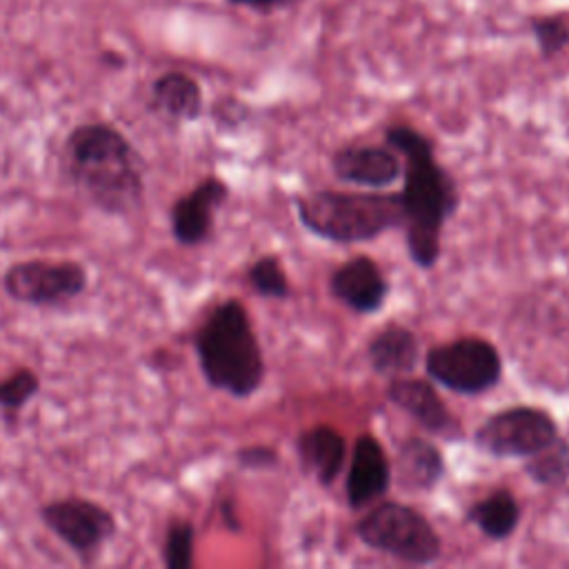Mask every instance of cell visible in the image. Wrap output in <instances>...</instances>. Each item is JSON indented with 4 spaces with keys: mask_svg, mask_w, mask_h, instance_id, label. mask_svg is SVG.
I'll list each match as a JSON object with an SVG mask.
<instances>
[{
    "mask_svg": "<svg viewBox=\"0 0 569 569\" xmlns=\"http://www.w3.org/2000/svg\"><path fill=\"white\" fill-rule=\"evenodd\" d=\"M193 542L196 527L184 518H171L164 527L162 538V565L167 569H191L193 567Z\"/></svg>",
    "mask_w": 569,
    "mask_h": 569,
    "instance_id": "7402d4cb",
    "label": "cell"
},
{
    "mask_svg": "<svg viewBox=\"0 0 569 569\" xmlns=\"http://www.w3.org/2000/svg\"><path fill=\"white\" fill-rule=\"evenodd\" d=\"M236 462L238 467L251 469V471L273 469L278 467V451L267 445H247L236 451Z\"/></svg>",
    "mask_w": 569,
    "mask_h": 569,
    "instance_id": "d4e9b609",
    "label": "cell"
},
{
    "mask_svg": "<svg viewBox=\"0 0 569 569\" xmlns=\"http://www.w3.org/2000/svg\"><path fill=\"white\" fill-rule=\"evenodd\" d=\"M425 371L453 393L478 396L500 382L502 360L491 342L467 336L431 347L425 358Z\"/></svg>",
    "mask_w": 569,
    "mask_h": 569,
    "instance_id": "ba28073f",
    "label": "cell"
},
{
    "mask_svg": "<svg viewBox=\"0 0 569 569\" xmlns=\"http://www.w3.org/2000/svg\"><path fill=\"white\" fill-rule=\"evenodd\" d=\"M149 107L167 120L193 122L202 116L200 84L182 71H167L153 80Z\"/></svg>",
    "mask_w": 569,
    "mask_h": 569,
    "instance_id": "2e32d148",
    "label": "cell"
},
{
    "mask_svg": "<svg viewBox=\"0 0 569 569\" xmlns=\"http://www.w3.org/2000/svg\"><path fill=\"white\" fill-rule=\"evenodd\" d=\"M358 538L402 562L431 565L440 558V538L431 522L409 505L382 502L356 525Z\"/></svg>",
    "mask_w": 569,
    "mask_h": 569,
    "instance_id": "5b68a950",
    "label": "cell"
},
{
    "mask_svg": "<svg viewBox=\"0 0 569 569\" xmlns=\"http://www.w3.org/2000/svg\"><path fill=\"white\" fill-rule=\"evenodd\" d=\"M40 522L80 560L93 565L104 545L118 533L113 511L84 496H62L44 502L38 509Z\"/></svg>",
    "mask_w": 569,
    "mask_h": 569,
    "instance_id": "52a82bcc",
    "label": "cell"
},
{
    "mask_svg": "<svg viewBox=\"0 0 569 569\" xmlns=\"http://www.w3.org/2000/svg\"><path fill=\"white\" fill-rule=\"evenodd\" d=\"M531 29H533L538 49L545 58L556 56L558 51H562L569 44V22L560 16L536 18Z\"/></svg>",
    "mask_w": 569,
    "mask_h": 569,
    "instance_id": "cb8c5ba5",
    "label": "cell"
},
{
    "mask_svg": "<svg viewBox=\"0 0 569 569\" xmlns=\"http://www.w3.org/2000/svg\"><path fill=\"white\" fill-rule=\"evenodd\" d=\"M298 456L302 462V469L313 476L322 487H329L345 465V438L327 425H318L311 429H305L298 436Z\"/></svg>",
    "mask_w": 569,
    "mask_h": 569,
    "instance_id": "9a60e30c",
    "label": "cell"
},
{
    "mask_svg": "<svg viewBox=\"0 0 569 569\" xmlns=\"http://www.w3.org/2000/svg\"><path fill=\"white\" fill-rule=\"evenodd\" d=\"M467 520L476 525L489 540H505L520 522V505L511 491L496 489L469 507Z\"/></svg>",
    "mask_w": 569,
    "mask_h": 569,
    "instance_id": "d6986e66",
    "label": "cell"
},
{
    "mask_svg": "<svg viewBox=\"0 0 569 569\" xmlns=\"http://www.w3.org/2000/svg\"><path fill=\"white\" fill-rule=\"evenodd\" d=\"M40 373L31 367H16L0 378V413L7 425H16L20 411L40 393Z\"/></svg>",
    "mask_w": 569,
    "mask_h": 569,
    "instance_id": "ffe728a7",
    "label": "cell"
},
{
    "mask_svg": "<svg viewBox=\"0 0 569 569\" xmlns=\"http://www.w3.org/2000/svg\"><path fill=\"white\" fill-rule=\"evenodd\" d=\"M247 280H249L251 289L262 298L284 300L291 293L287 273H284L278 256H262V258L253 260L247 269Z\"/></svg>",
    "mask_w": 569,
    "mask_h": 569,
    "instance_id": "603a6c76",
    "label": "cell"
},
{
    "mask_svg": "<svg viewBox=\"0 0 569 569\" xmlns=\"http://www.w3.org/2000/svg\"><path fill=\"white\" fill-rule=\"evenodd\" d=\"M525 473L545 487H558L569 480V440L556 438L527 458Z\"/></svg>",
    "mask_w": 569,
    "mask_h": 569,
    "instance_id": "44dd1931",
    "label": "cell"
},
{
    "mask_svg": "<svg viewBox=\"0 0 569 569\" xmlns=\"http://www.w3.org/2000/svg\"><path fill=\"white\" fill-rule=\"evenodd\" d=\"M398 478L411 491H427L436 487L445 473V458L440 449L422 438H409L398 449Z\"/></svg>",
    "mask_w": 569,
    "mask_h": 569,
    "instance_id": "ac0fdd59",
    "label": "cell"
},
{
    "mask_svg": "<svg viewBox=\"0 0 569 569\" xmlns=\"http://www.w3.org/2000/svg\"><path fill=\"white\" fill-rule=\"evenodd\" d=\"M298 220L313 236L331 242H365L402 227L400 193L316 191L296 198Z\"/></svg>",
    "mask_w": 569,
    "mask_h": 569,
    "instance_id": "277c9868",
    "label": "cell"
},
{
    "mask_svg": "<svg viewBox=\"0 0 569 569\" xmlns=\"http://www.w3.org/2000/svg\"><path fill=\"white\" fill-rule=\"evenodd\" d=\"M0 287L16 305L58 309L87 291L89 271L78 260L29 258L11 262L0 276Z\"/></svg>",
    "mask_w": 569,
    "mask_h": 569,
    "instance_id": "8992f818",
    "label": "cell"
},
{
    "mask_svg": "<svg viewBox=\"0 0 569 569\" xmlns=\"http://www.w3.org/2000/svg\"><path fill=\"white\" fill-rule=\"evenodd\" d=\"M331 169L338 180L369 189L389 187L402 173L398 156L385 147H342L333 153Z\"/></svg>",
    "mask_w": 569,
    "mask_h": 569,
    "instance_id": "5bb4252c",
    "label": "cell"
},
{
    "mask_svg": "<svg viewBox=\"0 0 569 569\" xmlns=\"http://www.w3.org/2000/svg\"><path fill=\"white\" fill-rule=\"evenodd\" d=\"M387 398L409 413L425 431L447 440L462 436L460 422L449 413L445 400L427 380L398 376L389 382Z\"/></svg>",
    "mask_w": 569,
    "mask_h": 569,
    "instance_id": "8fae6325",
    "label": "cell"
},
{
    "mask_svg": "<svg viewBox=\"0 0 569 569\" xmlns=\"http://www.w3.org/2000/svg\"><path fill=\"white\" fill-rule=\"evenodd\" d=\"M418 338L407 327L400 325L385 327L371 338L367 347V358L373 371L389 378L411 373L418 365Z\"/></svg>",
    "mask_w": 569,
    "mask_h": 569,
    "instance_id": "e0dca14e",
    "label": "cell"
},
{
    "mask_svg": "<svg viewBox=\"0 0 569 569\" xmlns=\"http://www.w3.org/2000/svg\"><path fill=\"white\" fill-rule=\"evenodd\" d=\"M202 378L231 398L253 396L264 378V358L247 307L238 298L220 300L193 333Z\"/></svg>",
    "mask_w": 569,
    "mask_h": 569,
    "instance_id": "3957f363",
    "label": "cell"
},
{
    "mask_svg": "<svg viewBox=\"0 0 569 569\" xmlns=\"http://www.w3.org/2000/svg\"><path fill=\"white\" fill-rule=\"evenodd\" d=\"M229 187L218 176L202 178L196 187L173 200L169 229L180 247H200L211 238L216 211L227 202Z\"/></svg>",
    "mask_w": 569,
    "mask_h": 569,
    "instance_id": "30bf717a",
    "label": "cell"
},
{
    "mask_svg": "<svg viewBox=\"0 0 569 569\" xmlns=\"http://www.w3.org/2000/svg\"><path fill=\"white\" fill-rule=\"evenodd\" d=\"M391 485V465L371 433H362L356 440L349 473H347V502L351 509H360L376 498L385 496Z\"/></svg>",
    "mask_w": 569,
    "mask_h": 569,
    "instance_id": "4fadbf2b",
    "label": "cell"
},
{
    "mask_svg": "<svg viewBox=\"0 0 569 569\" xmlns=\"http://www.w3.org/2000/svg\"><path fill=\"white\" fill-rule=\"evenodd\" d=\"M558 438V425L549 411L518 405L491 413L473 433L480 451L493 458H529Z\"/></svg>",
    "mask_w": 569,
    "mask_h": 569,
    "instance_id": "9c48e42d",
    "label": "cell"
},
{
    "mask_svg": "<svg viewBox=\"0 0 569 569\" xmlns=\"http://www.w3.org/2000/svg\"><path fill=\"white\" fill-rule=\"evenodd\" d=\"M233 4H244V7H253V9H260V11H269L273 7H280L282 2L287 0H229Z\"/></svg>",
    "mask_w": 569,
    "mask_h": 569,
    "instance_id": "4316f807",
    "label": "cell"
},
{
    "mask_svg": "<svg viewBox=\"0 0 569 569\" xmlns=\"http://www.w3.org/2000/svg\"><path fill=\"white\" fill-rule=\"evenodd\" d=\"M385 140L405 158L400 200L409 258L416 267L431 269L440 258L442 227L458 209L456 180L436 162L433 147L420 131L393 124Z\"/></svg>",
    "mask_w": 569,
    "mask_h": 569,
    "instance_id": "7a4b0ae2",
    "label": "cell"
},
{
    "mask_svg": "<svg viewBox=\"0 0 569 569\" xmlns=\"http://www.w3.org/2000/svg\"><path fill=\"white\" fill-rule=\"evenodd\" d=\"M220 513H222V522H224V527H227L229 531L238 533V531L242 529V525H240V520H238V513H236V502H233L231 498H224V500L220 502Z\"/></svg>",
    "mask_w": 569,
    "mask_h": 569,
    "instance_id": "484cf974",
    "label": "cell"
},
{
    "mask_svg": "<svg viewBox=\"0 0 569 569\" xmlns=\"http://www.w3.org/2000/svg\"><path fill=\"white\" fill-rule=\"evenodd\" d=\"M329 291L351 311L373 313L385 305L389 284L371 258L356 256L331 273Z\"/></svg>",
    "mask_w": 569,
    "mask_h": 569,
    "instance_id": "7c38bea8",
    "label": "cell"
},
{
    "mask_svg": "<svg viewBox=\"0 0 569 569\" xmlns=\"http://www.w3.org/2000/svg\"><path fill=\"white\" fill-rule=\"evenodd\" d=\"M58 169L104 216L131 218L144 204V158L111 122L96 120L73 127L62 140Z\"/></svg>",
    "mask_w": 569,
    "mask_h": 569,
    "instance_id": "6da1fadb",
    "label": "cell"
}]
</instances>
